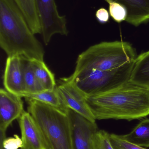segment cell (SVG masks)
Wrapping results in <instances>:
<instances>
[{
	"label": "cell",
	"instance_id": "obj_15",
	"mask_svg": "<svg viewBox=\"0 0 149 149\" xmlns=\"http://www.w3.org/2000/svg\"><path fill=\"white\" fill-rule=\"evenodd\" d=\"M120 136L133 144L143 148H149V119L141 121L129 134Z\"/></svg>",
	"mask_w": 149,
	"mask_h": 149
},
{
	"label": "cell",
	"instance_id": "obj_2",
	"mask_svg": "<svg viewBox=\"0 0 149 149\" xmlns=\"http://www.w3.org/2000/svg\"><path fill=\"white\" fill-rule=\"evenodd\" d=\"M0 46L8 56L43 61V48L15 0H0Z\"/></svg>",
	"mask_w": 149,
	"mask_h": 149
},
{
	"label": "cell",
	"instance_id": "obj_1",
	"mask_svg": "<svg viewBox=\"0 0 149 149\" xmlns=\"http://www.w3.org/2000/svg\"><path fill=\"white\" fill-rule=\"evenodd\" d=\"M85 99L96 120L130 121L149 115V90L129 81L114 90Z\"/></svg>",
	"mask_w": 149,
	"mask_h": 149
},
{
	"label": "cell",
	"instance_id": "obj_16",
	"mask_svg": "<svg viewBox=\"0 0 149 149\" xmlns=\"http://www.w3.org/2000/svg\"><path fill=\"white\" fill-rule=\"evenodd\" d=\"M33 34H41V28L35 0H15Z\"/></svg>",
	"mask_w": 149,
	"mask_h": 149
},
{
	"label": "cell",
	"instance_id": "obj_22",
	"mask_svg": "<svg viewBox=\"0 0 149 149\" xmlns=\"http://www.w3.org/2000/svg\"><path fill=\"white\" fill-rule=\"evenodd\" d=\"M23 142L17 135H14L13 137H8L0 143V149H18L22 148Z\"/></svg>",
	"mask_w": 149,
	"mask_h": 149
},
{
	"label": "cell",
	"instance_id": "obj_9",
	"mask_svg": "<svg viewBox=\"0 0 149 149\" xmlns=\"http://www.w3.org/2000/svg\"><path fill=\"white\" fill-rule=\"evenodd\" d=\"M22 98L5 88L0 89V132L6 134L10 125L24 111Z\"/></svg>",
	"mask_w": 149,
	"mask_h": 149
},
{
	"label": "cell",
	"instance_id": "obj_4",
	"mask_svg": "<svg viewBox=\"0 0 149 149\" xmlns=\"http://www.w3.org/2000/svg\"><path fill=\"white\" fill-rule=\"evenodd\" d=\"M137 56L135 49L127 42H102L91 46L78 56L72 74L90 69L116 70L133 63Z\"/></svg>",
	"mask_w": 149,
	"mask_h": 149
},
{
	"label": "cell",
	"instance_id": "obj_7",
	"mask_svg": "<svg viewBox=\"0 0 149 149\" xmlns=\"http://www.w3.org/2000/svg\"><path fill=\"white\" fill-rule=\"evenodd\" d=\"M66 113L71 123L73 149H94V138L99 130L96 123L70 109H67Z\"/></svg>",
	"mask_w": 149,
	"mask_h": 149
},
{
	"label": "cell",
	"instance_id": "obj_5",
	"mask_svg": "<svg viewBox=\"0 0 149 149\" xmlns=\"http://www.w3.org/2000/svg\"><path fill=\"white\" fill-rule=\"evenodd\" d=\"M134 62L113 70H84L65 78L72 82L85 97L101 94L114 90L127 83Z\"/></svg>",
	"mask_w": 149,
	"mask_h": 149
},
{
	"label": "cell",
	"instance_id": "obj_11",
	"mask_svg": "<svg viewBox=\"0 0 149 149\" xmlns=\"http://www.w3.org/2000/svg\"><path fill=\"white\" fill-rule=\"evenodd\" d=\"M18 122L23 142L21 149H47L36 123L29 112L24 111Z\"/></svg>",
	"mask_w": 149,
	"mask_h": 149
},
{
	"label": "cell",
	"instance_id": "obj_6",
	"mask_svg": "<svg viewBox=\"0 0 149 149\" xmlns=\"http://www.w3.org/2000/svg\"><path fill=\"white\" fill-rule=\"evenodd\" d=\"M35 3L45 45L56 34L68 35L66 17L59 14L55 0H35Z\"/></svg>",
	"mask_w": 149,
	"mask_h": 149
},
{
	"label": "cell",
	"instance_id": "obj_10",
	"mask_svg": "<svg viewBox=\"0 0 149 149\" xmlns=\"http://www.w3.org/2000/svg\"><path fill=\"white\" fill-rule=\"evenodd\" d=\"M23 63L22 57L18 55L8 56L3 75V83L5 89L21 96L24 93Z\"/></svg>",
	"mask_w": 149,
	"mask_h": 149
},
{
	"label": "cell",
	"instance_id": "obj_14",
	"mask_svg": "<svg viewBox=\"0 0 149 149\" xmlns=\"http://www.w3.org/2000/svg\"><path fill=\"white\" fill-rule=\"evenodd\" d=\"M34 73L39 84L44 90H52L57 86L54 74L43 61L30 60Z\"/></svg>",
	"mask_w": 149,
	"mask_h": 149
},
{
	"label": "cell",
	"instance_id": "obj_3",
	"mask_svg": "<svg viewBox=\"0 0 149 149\" xmlns=\"http://www.w3.org/2000/svg\"><path fill=\"white\" fill-rule=\"evenodd\" d=\"M28 111L34 118L47 149H73L70 118L66 111L28 100Z\"/></svg>",
	"mask_w": 149,
	"mask_h": 149
},
{
	"label": "cell",
	"instance_id": "obj_20",
	"mask_svg": "<svg viewBox=\"0 0 149 149\" xmlns=\"http://www.w3.org/2000/svg\"><path fill=\"white\" fill-rule=\"evenodd\" d=\"M110 134L104 130H98L94 138V149H114L110 140Z\"/></svg>",
	"mask_w": 149,
	"mask_h": 149
},
{
	"label": "cell",
	"instance_id": "obj_24",
	"mask_svg": "<svg viewBox=\"0 0 149 149\" xmlns=\"http://www.w3.org/2000/svg\"></svg>",
	"mask_w": 149,
	"mask_h": 149
},
{
	"label": "cell",
	"instance_id": "obj_21",
	"mask_svg": "<svg viewBox=\"0 0 149 149\" xmlns=\"http://www.w3.org/2000/svg\"><path fill=\"white\" fill-rule=\"evenodd\" d=\"M109 137L114 149H148L129 142L122 139L118 135L110 134Z\"/></svg>",
	"mask_w": 149,
	"mask_h": 149
},
{
	"label": "cell",
	"instance_id": "obj_8",
	"mask_svg": "<svg viewBox=\"0 0 149 149\" xmlns=\"http://www.w3.org/2000/svg\"><path fill=\"white\" fill-rule=\"evenodd\" d=\"M56 88L62 102L67 108L95 122L96 119L87 103L85 97L72 82L65 78H62L59 81Z\"/></svg>",
	"mask_w": 149,
	"mask_h": 149
},
{
	"label": "cell",
	"instance_id": "obj_19",
	"mask_svg": "<svg viewBox=\"0 0 149 149\" xmlns=\"http://www.w3.org/2000/svg\"><path fill=\"white\" fill-rule=\"evenodd\" d=\"M109 13L110 16L115 22L120 23L126 21L127 17V11L126 8L120 3L109 1Z\"/></svg>",
	"mask_w": 149,
	"mask_h": 149
},
{
	"label": "cell",
	"instance_id": "obj_13",
	"mask_svg": "<svg viewBox=\"0 0 149 149\" xmlns=\"http://www.w3.org/2000/svg\"><path fill=\"white\" fill-rule=\"evenodd\" d=\"M129 81L149 90V50L137 56Z\"/></svg>",
	"mask_w": 149,
	"mask_h": 149
},
{
	"label": "cell",
	"instance_id": "obj_17",
	"mask_svg": "<svg viewBox=\"0 0 149 149\" xmlns=\"http://www.w3.org/2000/svg\"><path fill=\"white\" fill-rule=\"evenodd\" d=\"M22 97L25 98L26 100H34L50 105L63 111H66L67 110V108L64 105L59 97L56 87L53 90H44L36 93H24L22 95Z\"/></svg>",
	"mask_w": 149,
	"mask_h": 149
},
{
	"label": "cell",
	"instance_id": "obj_18",
	"mask_svg": "<svg viewBox=\"0 0 149 149\" xmlns=\"http://www.w3.org/2000/svg\"><path fill=\"white\" fill-rule=\"evenodd\" d=\"M23 80L24 93H36L44 91L34 73L30 60L24 58Z\"/></svg>",
	"mask_w": 149,
	"mask_h": 149
},
{
	"label": "cell",
	"instance_id": "obj_23",
	"mask_svg": "<svg viewBox=\"0 0 149 149\" xmlns=\"http://www.w3.org/2000/svg\"><path fill=\"white\" fill-rule=\"evenodd\" d=\"M109 15L108 10L104 8H101L96 11L95 16L99 22L105 24L109 21Z\"/></svg>",
	"mask_w": 149,
	"mask_h": 149
},
{
	"label": "cell",
	"instance_id": "obj_12",
	"mask_svg": "<svg viewBox=\"0 0 149 149\" xmlns=\"http://www.w3.org/2000/svg\"><path fill=\"white\" fill-rule=\"evenodd\" d=\"M123 5L127 11L126 22L135 26L149 21V0H105Z\"/></svg>",
	"mask_w": 149,
	"mask_h": 149
}]
</instances>
